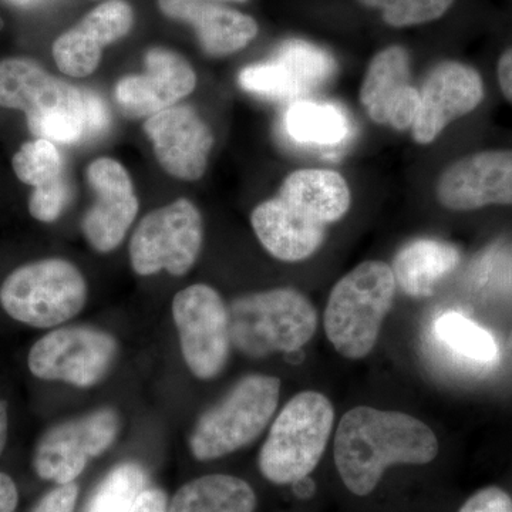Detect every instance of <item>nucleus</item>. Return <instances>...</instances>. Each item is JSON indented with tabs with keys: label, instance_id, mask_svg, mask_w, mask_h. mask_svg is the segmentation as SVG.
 <instances>
[{
	"label": "nucleus",
	"instance_id": "obj_23",
	"mask_svg": "<svg viewBox=\"0 0 512 512\" xmlns=\"http://www.w3.org/2000/svg\"><path fill=\"white\" fill-rule=\"evenodd\" d=\"M410 87V56L402 46L377 53L367 67L360 101L370 119L386 124L390 106Z\"/></svg>",
	"mask_w": 512,
	"mask_h": 512
},
{
	"label": "nucleus",
	"instance_id": "obj_2",
	"mask_svg": "<svg viewBox=\"0 0 512 512\" xmlns=\"http://www.w3.org/2000/svg\"><path fill=\"white\" fill-rule=\"evenodd\" d=\"M0 107L25 111L36 138L63 144L86 140V90L57 79L32 60L0 63Z\"/></svg>",
	"mask_w": 512,
	"mask_h": 512
},
{
	"label": "nucleus",
	"instance_id": "obj_13",
	"mask_svg": "<svg viewBox=\"0 0 512 512\" xmlns=\"http://www.w3.org/2000/svg\"><path fill=\"white\" fill-rule=\"evenodd\" d=\"M141 74L121 77L114 87V100L123 116L143 119L175 106L197 86V74L183 56L153 47L144 57Z\"/></svg>",
	"mask_w": 512,
	"mask_h": 512
},
{
	"label": "nucleus",
	"instance_id": "obj_32",
	"mask_svg": "<svg viewBox=\"0 0 512 512\" xmlns=\"http://www.w3.org/2000/svg\"><path fill=\"white\" fill-rule=\"evenodd\" d=\"M458 512H512V498L503 488H483L471 495Z\"/></svg>",
	"mask_w": 512,
	"mask_h": 512
},
{
	"label": "nucleus",
	"instance_id": "obj_22",
	"mask_svg": "<svg viewBox=\"0 0 512 512\" xmlns=\"http://www.w3.org/2000/svg\"><path fill=\"white\" fill-rule=\"evenodd\" d=\"M254 488L242 478L211 474L192 480L175 493L167 512H254Z\"/></svg>",
	"mask_w": 512,
	"mask_h": 512
},
{
	"label": "nucleus",
	"instance_id": "obj_28",
	"mask_svg": "<svg viewBox=\"0 0 512 512\" xmlns=\"http://www.w3.org/2000/svg\"><path fill=\"white\" fill-rule=\"evenodd\" d=\"M238 83L245 92L268 99L296 101L309 94L291 70L274 57L268 62L245 67L239 73Z\"/></svg>",
	"mask_w": 512,
	"mask_h": 512
},
{
	"label": "nucleus",
	"instance_id": "obj_9",
	"mask_svg": "<svg viewBox=\"0 0 512 512\" xmlns=\"http://www.w3.org/2000/svg\"><path fill=\"white\" fill-rule=\"evenodd\" d=\"M173 318L192 375L201 380L220 376L232 345L228 308L220 293L210 285L188 286L175 295Z\"/></svg>",
	"mask_w": 512,
	"mask_h": 512
},
{
	"label": "nucleus",
	"instance_id": "obj_4",
	"mask_svg": "<svg viewBox=\"0 0 512 512\" xmlns=\"http://www.w3.org/2000/svg\"><path fill=\"white\" fill-rule=\"evenodd\" d=\"M228 318L232 345L254 359L298 352L318 329L315 306L292 288L239 296L229 303Z\"/></svg>",
	"mask_w": 512,
	"mask_h": 512
},
{
	"label": "nucleus",
	"instance_id": "obj_1",
	"mask_svg": "<svg viewBox=\"0 0 512 512\" xmlns=\"http://www.w3.org/2000/svg\"><path fill=\"white\" fill-rule=\"evenodd\" d=\"M439 440L423 421L406 413L359 406L340 420L335 436L336 470L350 493L366 497L394 464H429Z\"/></svg>",
	"mask_w": 512,
	"mask_h": 512
},
{
	"label": "nucleus",
	"instance_id": "obj_21",
	"mask_svg": "<svg viewBox=\"0 0 512 512\" xmlns=\"http://www.w3.org/2000/svg\"><path fill=\"white\" fill-rule=\"evenodd\" d=\"M460 251L437 239H417L394 256L393 274L397 286L414 299L430 298L437 282L460 264Z\"/></svg>",
	"mask_w": 512,
	"mask_h": 512
},
{
	"label": "nucleus",
	"instance_id": "obj_12",
	"mask_svg": "<svg viewBox=\"0 0 512 512\" xmlns=\"http://www.w3.org/2000/svg\"><path fill=\"white\" fill-rule=\"evenodd\" d=\"M86 177L96 201L84 214L83 234L93 249L107 254L119 247L136 220V190L126 167L113 158L94 160Z\"/></svg>",
	"mask_w": 512,
	"mask_h": 512
},
{
	"label": "nucleus",
	"instance_id": "obj_25",
	"mask_svg": "<svg viewBox=\"0 0 512 512\" xmlns=\"http://www.w3.org/2000/svg\"><path fill=\"white\" fill-rule=\"evenodd\" d=\"M274 59L284 63L311 94L335 76L338 64L320 47L305 40H286L276 49Z\"/></svg>",
	"mask_w": 512,
	"mask_h": 512
},
{
	"label": "nucleus",
	"instance_id": "obj_39",
	"mask_svg": "<svg viewBox=\"0 0 512 512\" xmlns=\"http://www.w3.org/2000/svg\"><path fill=\"white\" fill-rule=\"evenodd\" d=\"M292 485L295 494L298 495L299 498H309L315 493V484H313V481L309 477L303 478V480Z\"/></svg>",
	"mask_w": 512,
	"mask_h": 512
},
{
	"label": "nucleus",
	"instance_id": "obj_6",
	"mask_svg": "<svg viewBox=\"0 0 512 512\" xmlns=\"http://www.w3.org/2000/svg\"><path fill=\"white\" fill-rule=\"evenodd\" d=\"M279 396L278 377H242L221 402L198 420L190 440L192 456L211 461L247 447L261 436L274 417Z\"/></svg>",
	"mask_w": 512,
	"mask_h": 512
},
{
	"label": "nucleus",
	"instance_id": "obj_31",
	"mask_svg": "<svg viewBox=\"0 0 512 512\" xmlns=\"http://www.w3.org/2000/svg\"><path fill=\"white\" fill-rule=\"evenodd\" d=\"M69 200L70 185L63 174L52 183L33 190L29 200L30 215L40 222H55L63 214Z\"/></svg>",
	"mask_w": 512,
	"mask_h": 512
},
{
	"label": "nucleus",
	"instance_id": "obj_20",
	"mask_svg": "<svg viewBox=\"0 0 512 512\" xmlns=\"http://www.w3.org/2000/svg\"><path fill=\"white\" fill-rule=\"evenodd\" d=\"M278 197L326 225L345 217L352 202L345 178L336 171L318 168L289 174Z\"/></svg>",
	"mask_w": 512,
	"mask_h": 512
},
{
	"label": "nucleus",
	"instance_id": "obj_8",
	"mask_svg": "<svg viewBox=\"0 0 512 512\" xmlns=\"http://www.w3.org/2000/svg\"><path fill=\"white\" fill-rule=\"evenodd\" d=\"M204 239L201 212L194 202L178 198L147 214L131 237L130 264L140 276H184L200 255Z\"/></svg>",
	"mask_w": 512,
	"mask_h": 512
},
{
	"label": "nucleus",
	"instance_id": "obj_26",
	"mask_svg": "<svg viewBox=\"0 0 512 512\" xmlns=\"http://www.w3.org/2000/svg\"><path fill=\"white\" fill-rule=\"evenodd\" d=\"M146 484V473L138 464H120L104 477L84 512H131Z\"/></svg>",
	"mask_w": 512,
	"mask_h": 512
},
{
	"label": "nucleus",
	"instance_id": "obj_17",
	"mask_svg": "<svg viewBox=\"0 0 512 512\" xmlns=\"http://www.w3.org/2000/svg\"><path fill=\"white\" fill-rule=\"evenodd\" d=\"M134 12L124 0H107L67 30L53 45V59L70 77L90 76L99 67L104 47L128 35Z\"/></svg>",
	"mask_w": 512,
	"mask_h": 512
},
{
	"label": "nucleus",
	"instance_id": "obj_37",
	"mask_svg": "<svg viewBox=\"0 0 512 512\" xmlns=\"http://www.w3.org/2000/svg\"><path fill=\"white\" fill-rule=\"evenodd\" d=\"M19 493L12 478L0 473V512H15Z\"/></svg>",
	"mask_w": 512,
	"mask_h": 512
},
{
	"label": "nucleus",
	"instance_id": "obj_14",
	"mask_svg": "<svg viewBox=\"0 0 512 512\" xmlns=\"http://www.w3.org/2000/svg\"><path fill=\"white\" fill-rule=\"evenodd\" d=\"M144 131L158 164L178 180L197 181L207 170L214 134L194 107L175 104L148 117Z\"/></svg>",
	"mask_w": 512,
	"mask_h": 512
},
{
	"label": "nucleus",
	"instance_id": "obj_27",
	"mask_svg": "<svg viewBox=\"0 0 512 512\" xmlns=\"http://www.w3.org/2000/svg\"><path fill=\"white\" fill-rule=\"evenodd\" d=\"M436 333L448 348L467 359L483 363L497 359L498 348L493 336L460 313L440 316L436 322Z\"/></svg>",
	"mask_w": 512,
	"mask_h": 512
},
{
	"label": "nucleus",
	"instance_id": "obj_34",
	"mask_svg": "<svg viewBox=\"0 0 512 512\" xmlns=\"http://www.w3.org/2000/svg\"><path fill=\"white\" fill-rule=\"evenodd\" d=\"M86 140L99 137L110 127V114L96 93L86 90Z\"/></svg>",
	"mask_w": 512,
	"mask_h": 512
},
{
	"label": "nucleus",
	"instance_id": "obj_7",
	"mask_svg": "<svg viewBox=\"0 0 512 512\" xmlns=\"http://www.w3.org/2000/svg\"><path fill=\"white\" fill-rule=\"evenodd\" d=\"M87 292L86 279L72 262L43 259L20 266L5 279L0 303L18 322L33 328H55L82 312Z\"/></svg>",
	"mask_w": 512,
	"mask_h": 512
},
{
	"label": "nucleus",
	"instance_id": "obj_5",
	"mask_svg": "<svg viewBox=\"0 0 512 512\" xmlns=\"http://www.w3.org/2000/svg\"><path fill=\"white\" fill-rule=\"evenodd\" d=\"M335 423V409L325 394L293 396L276 417L259 451V471L278 485L295 484L318 467Z\"/></svg>",
	"mask_w": 512,
	"mask_h": 512
},
{
	"label": "nucleus",
	"instance_id": "obj_38",
	"mask_svg": "<svg viewBox=\"0 0 512 512\" xmlns=\"http://www.w3.org/2000/svg\"><path fill=\"white\" fill-rule=\"evenodd\" d=\"M8 410H6L5 403L0 402V456H2L3 448L6 446L8 440Z\"/></svg>",
	"mask_w": 512,
	"mask_h": 512
},
{
	"label": "nucleus",
	"instance_id": "obj_35",
	"mask_svg": "<svg viewBox=\"0 0 512 512\" xmlns=\"http://www.w3.org/2000/svg\"><path fill=\"white\" fill-rule=\"evenodd\" d=\"M167 495L158 488H146L138 495L136 504L131 512H167Z\"/></svg>",
	"mask_w": 512,
	"mask_h": 512
},
{
	"label": "nucleus",
	"instance_id": "obj_11",
	"mask_svg": "<svg viewBox=\"0 0 512 512\" xmlns=\"http://www.w3.org/2000/svg\"><path fill=\"white\" fill-rule=\"evenodd\" d=\"M119 430V414L110 407L57 424L37 444L33 458L37 476L57 485L74 483L90 458L113 446Z\"/></svg>",
	"mask_w": 512,
	"mask_h": 512
},
{
	"label": "nucleus",
	"instance_id": "obj_33",
	"mask_svg": "<svg viewBox=\"0 0 512 512\" xmlns=\"http://www.w3.org/2000/svg\"><path fill=\"white\" fill-rule=\"evenodd\" d=\"M77 494L79 487L74 483L57 485L36 504L32 512H74Z\"/></svg>",
	"mask_w": 512,
	"mask_h": 512
},
{
	"label": "nucleus",
	"instance_id": "obj_19",
	"mask_svg": "<svg viewBox=\"0 0 512 512\" xmlns=\"http://www.w3.org/2000/svg\"><path fill=\"white\" fill-rule=\"evenodd\" d=\"M158 6L168 18L191 25L210 56L234 55L258 35V23L251 16L210 0H158Z\"/></svg>",
	"mask_w": 512,
	"mask_h": 512
},
{
	"label": "nucleus",
	"instance_id": "obj_29",
	"mask_svg": "<svg viewBox=\"0 0 512 512\" xmlns=\"http://www.w3.org/2000/svg\"><path fill=\"white\" fill-rule=\"evenodd\" d=\"M12 164L16 177L33 188L52 183L63 175L60 151L53 141L46 138H36L23 144Z\"/></svg>",
	"mask_w": 512,
	"mask_h": 512
},
{
	"label": "nucleus",
	"instance_id": "obj_41",
	"mask_svg": "<svg viewBox=\"0 0 512 512\" xmlns=\"http://www.w3.org/2000/svg\"><path fill=\"white\" fill-rule=\"evenodd\" d=\"M211 2V0H210ZM232 2H247V0H232Z\"/></svg>",
	"mask_w": 512,
	"mask_h": 512
},
{
	"label": "nucleus",
	"instance_id": "obj_30",
	"mask_svg": "<svg viewBox=\"0 0 512 512\" xmlns=\"http://www.w3.org/2000/svg\"><path fill=\"white\" fill-rule=\"evenodd\" d=\"M367 8L382 10L383 20L392 28H409L440 19L454 0H359Z\"/></svg>",
	"mask_w": 512,
	"mask_h": 512
},
{
	"label": "nucleus",
	"instance_id": "obj_10",
	"mask_svg": "<svg viewBox=\"0 0 512 512\" xmlns=\"http://www.w3.org/2000/svg\"><path fill=\"white\" fill-rule=\"evenodd\" d=\"M117 342L103 330L69 326L47 333L29 353V369L37 379L92 387L110 372Z\"/></svg>",
	"mask_w": 512,
	"mask_h": 512
},
{
	"label": "nucleus",
	"instance_id": "obj_18",
	"mask_svg": "<svg viewBox=\"0 0 512 512\" xmlns=\"http://www.w3.org/2000/svg\"><path fill=\"white\" fill-rule=\"evenodd\" d=\"M251 224L262 247L279 261L299 262L315 254L326 237V224L276 195L252 211Z\"/></svg>",
	"mask_w": 512,
	"mask_h": 512
},
{
	"label": "nucleus",
	"instance_id": "obj_36",
	"mask_svg": "<svg viewBox=\"0 0 512 512\" xmlns=\"http://www.w3.org/2000/svg\"><path fill=\"white\" fill-rule=\"evenodd\" d=\"M498 83L505 99L512 104V47L505 50L498 60L497 66Z\"/></svg>",
	"mask_w": 512,
	"mask_h": 512
},
{
	"label": "nucleus",
	"instance_id": "obj_3",
	"mask_svg": "<svg viewBox=\"0 0 512 512\" xmlns=\"http://www.w3.org/2000/svg\"><path fill=\"white\" fill-rule=\"evenodd\" d=\"M396 288L392 266L382 261L362 262L333 286L323 325L340 356L359 360L372 352Z\"/></svg>",
	"mask_w": 512,
	"mask_h": 512
},
{
	"label": "nucleus",
	"instance_id": "obj_15",
	"mask_svg": "<svg viewBox=\"0 0 512 512\" xmlns=\"http://www.w3.org/2000/svg\"><path fill=\"white\" fill-rule=\"evenodd\" d=\"M484 99V83L474 67L460 62L437 64L420 90L412 127L416 143L430 144L451 121L467 116Z\"/></svg>",
	"mask_w": 512,
	"mask_h": 512
},
{
	"label": "nucleus",
	"instance_id": "obj_16",
	"mask_svg": "<svg viewBox=\"0 0 512 512\" xmlns=\"http://www.w3.org/2000/svg\"><path fill=\"white\" fill-rule=\"evenodd\" d=\"M437 200L451 211L512 205V151H483L451 164L437 183Z\"/></svg>",
	"mask_w": 512,
	"mask_h": 512
},
{
	"label": "nucleus",
	"instance_id": "obj_40",
	"mask_svg": "<svg viewBox=\"0 0 512 512\" xmlns=\"http://www.w3.org/2000/svg\"><path fill=\"white\" fill-rule=\"evenodd\" d=\"M12 2H15L16 5L20 6H33L39 5V3L45 2V0H12Z\"/></svg>",
	"mask_w": 512,
	"mask_h": 512
},
{
	"label": "nucleus",
	"instance_id": "obj_24",
	"mask_svg": "<svg viewBox=\"0 0 512 512\" xmlns=\"http://www.w3.org/2000/svg\"><path fill=\"white\" fill-rule=\"evenodd\" d=\"M285 131L295 143L336 147L350 134L345 111L335 104L311 100L292 101L284 117Z\"/></svg>",
	"mask_w": 512,
	"mask_h": 512
}]
</instances>
